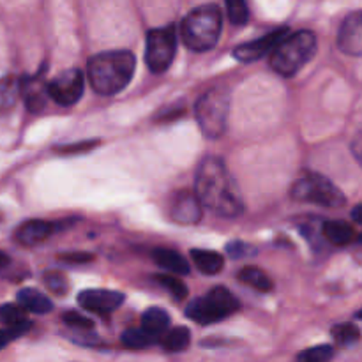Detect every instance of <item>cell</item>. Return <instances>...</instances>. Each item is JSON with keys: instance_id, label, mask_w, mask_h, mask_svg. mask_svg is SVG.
I'll return each mask as SVG.
<instances>
[{"instance_id": "5", "label": "cell", "mask_w": 362, "mask_h": 362, "mask_svg": "<svg viewBox=\"0 0 362 362\" xmlns=\"http://www.w3.org/2000/svg\"><path fill=\"white\" fill-rule=\"evenodd\" d=\"M230 113V90L226 87H212L194 105V115L202 127V133L209 138L225 134Z\"/></svg>"}, {"instance_id": "35", "label": "cell", "mask_w": 362, "mask_h": 362, "mask_svg": "<svg viewBox=\"0 0 362 362\" xmlns=\"http://www.w3.org/2000/svg\"><path fill=\"white\" fill-rule=\"evenodd\" d=\"M350 148H352L354 158H356L357 161H359V165L362 166V129L359 131V133L356 134V136H354L352 145H350Z\"/></svg>"}, {"instance_id": "1", "label": "cell", "mask_w": 362, "mask_h": 362, "mask_svg": "<svg viewBox=\"0 0 362 362\" xmlns=\"http://www.w3.org/2000/svg\"><path fill=\"white\" fill-rule=\"evenodd\" d=\"M194 194L202 207L223 218H235L244 211L239 184L218 156H207L200 163L194 177Z\"/></svg>"}, {"instance_id": "28", "label": "cell", "mask_w": 362, "mask_h": 362, "mask_svg": "<svg viewBox=\"0 0 362 362\" xmlns=\"http://www.w3.org/2000/svg\"><path fill=\"white\" fill-rule=\"evenodd\" d=\"M154 279L163 286V288L168 290L177 300H182L184 297H187V286L184 285L179 278H173V276L168 274H156Z\"/></svg>"}, {"instance_id": "22", "label": "cell", "mask_w": 362, "mask_h": 362, "mask_svg": "<svg viewBox=\"0 0 362 362\" xmlns=\"http://www.w3.org/2000/svg\"><path fill=\"white\" fill-rule=\"evenodd\" d=\"M18 98H20V80L14 76L0 78V113L13 108Z\"/></svg>"}, {"instance_id": "11", "label": "cell", "mask_w": 362, "mask_h": 362, "mask_svg": "<svg viewBox=\"0 0 362 362\" xmlns=\"http://www.w3.org/2000/svg\"><path fill=\"white\" fill-rule=\"evenodd\" d=\"M286 35H288V28H278V30L264 35V37H258L255 39V41L246 42V45L237 46V48L233 49V57H235L237 60H240V62H255V60H260L262 57H265L267 53H272V49H274Z\"/></svg>"}, {"instance_id": "14", "label": "cell", "mask_w": 362, "mask_h": 362, "mask_svg": "<svg viewBox=\"0 0 362 362\" xmlns=\"http://www.w3.org/2000/svg\"><path fill=\"white\" fill-rule=\"evenodd\" d=\"M20 95H23L25 105L28 112L39 113L46 108L48 103V83L42 80V76H23L20 78Z\"/></svg>"}, {"instance_id": "33", "label": "cell", "mask_w": 362, "mask_h": 362, "mask_svg": "<svg viewBox=\"0 0 362 362\" xmlns=\"http://www.w3.org/2000/svg\"><path fill=\"white\" fill-rule=\"evenodd\" d=\"M30 327H16V329H0V349L11 343L13 339H16L18 336H21L23 332H27Z\"/></svg>"}, {"instance_id": "21", "label": "cell", "mask_w": 362, "mask_h": 362, "mask_svg": "<svg viewBox=\"0 0 362 362\" xmlns=\"http://www.w3.org/2000/svg\"><path fill=\"white\" fill-rule=\"evenodd\" d=\"M0 324L6 325V329L30 327L27 311L20 304H4V306H0Z\"/></svg>"}, {"instance_id": "26", "label": "cell", "mask_w": 362, "mask_h": 362, "mask_svg": "<svg viewBox=\"0 0 362 362\" xmlns=\"http://www.w3.org/2000/svg\"><path fill=\"white\" fill-rule=\"evenodd\" d=\"M120 339H122L124 346L133 350L147 349V346H151L152 343L156 341V339L152 338L151 334H147L144 329H127V331L122 332Z\"/></svg>"}, {"instance_id": "17", "label": "cell", "mask_w": 362, "mask_h": 362, "mask_svg": "<svg viewBox=\"0 0 362 362\" xmlns=\"http://www.w3.org/2000/svg\"><path fill=\"white\" fill-rule=\"evenodd\" d=\"M16 297H18V304H20L25 311H30V313L46 315L53 310L52 300L34 288L20 290Z\"/></svg>"}, {"instance_id": "8", "label": "cell", "mask_w": 362, "mask_h": 362, "mask_svg": "<svg viewBox=\"0 0 362 362\" xmlns=\"http://www.w3.org/2000/svg\"><path fill=\"white\" fill-rule=\"evenodd\" d=\"M177 52V32L175 27L154 28L147 34V49L145 60L152 73H163L173 62Z\"/></svg>"}, {"instance_id": "24", "label": "cell", "mask_w": 362, "mask_h": 362, "mask_svg": "<svg viewBox=\"0 0 362 362\" xmlns=\"http://www.w3.org/2000/svg\"><path fill=\"white\" fill-rule=\"evenodd\" d=\"M239 279L244 285L251 286V288L258 290V292H271L272 290L271 278L258 267H244L239 272Z\"/></svg>"}, {"instance_id": "19", "label": "cell", "mask_w": 362, "mask_h": 362, "mask_svg": "<svg viewBox=\"0 0 362 362\" xmlns=\"http://www.w3.org/2000/svg\"><path fill=\"white\" fill-rule=\"evenodd\" d=\"M322 235L334 246H346L356 239V232L345 221H325L322 226Z\"/></svg>"}, {"instance_id": "31", "label": "cell", "mask_w": 362, "mask_h": 362, "mask_svg": "<svg viewBox=\"0 0 362 362\" xmlns=\"http://www.w3.org/2000/svg\"><path fill=\"white\" fill-rule=\"evenodd\" d=\"M226 251L232 258H244V257H251L255 253V247L250 246V244L243 243V240H233L232 244L226 246Z\"/></svg>"}, {"instance_id": "2", "label": "cell", "mask_w": 362, "mask_h": 362, "mask_svg": "<svg viewBox=\"0 0 362 362\" xmlns=\"http://www.w3.org/2000/svg\"><path fill=\"white\" fill-rule=\"evenodd\" d=\"M136 59L127 49L103 52L88 60V80L101 95H113L124 90L131 81Z\"/></svg>"}, {"instance_id": "13", "label": "cell", "mask_w": 362, "mask_h": 362, "mask_svg": "<svg viewBox=\"0 0 362 362\" xmlns=\"http://www.w3.org/2000/svg\"><path fill=\"white\" fill-rule=\"evenodd\" d=\"M170 218L180 225H194L202 218V204L197 194L189 191H180L170 204Z\"/></svg>"}, {"instance_id": "18", "label": "cell", "mask_w": 362, "mask_h": 362, "mask_svg": "<svg viewBox=\"0 0 362 362\" xmlns=\"http://www.w3.org/2000/svg\"><path fill=\"white\" fill-rule=\"evenodd\" d=\"M152 260H154L161 269L175 272V274H187V272H189V264L186 262V258L180 257V255L173 250L158 247V250L152 251Z\"/></svg>"}, {"instance_id": "34", "label": "cell", "mask_w": 362, "mask_h": 362, "mask_svg": "<svg viewBox=\"0 0 362 362\" xmlns=\"http://www.w3.org/2000/svg\"><path fill=\"white\" fill-rule=\"evenodd\" d=\"M60 260L69 262V264H87L94 260V255L90 253H64L60 255Z\"/></svg>"}, {"instance_id": "12", "label": "cell", "mask_w": 362, "mask_h": 362, "mask_svg": "<svg viewBox=\"0 0 362 362\" xmlns=\"http://www.w3.org/2000/svg\"><path fill=\"white\" fill-rule=\"evenodd\" d=\"M338 46L350 57H362V11H354L343 20L338 32Z\"/></svg>"}, {"instance_id": "16", "label": "cell", "mask_w": 362, "mask_h": 362, "mask_svg": "<svg viewBox=\"0 0 362 362\" xmlns=\"http://www.w3.org/2000/svg\"><path fill=\"white\" fill-rule=\"evenodd\" d=\"M170 315L163 308H148L141 315V329L154 339H161L168 332Z\"/></svg>"}, {"instance_id": "9", "label": "cell", "mask_w": 362, "mask_h": 362, "mask_svg": "<svg viewBox=\"0 0 362 362\" xmlns=\"http://www.w3.org/2000/svg\"><path fill=\"white\" fill-rule=\"evenodd\" d=\"M85 81L80 69L62 71L48 83V95L60 106H73L83 94Z\"/></svg>"}, {"instance_id": "10", "label": "cell", "mask_w": 362, "mask_h": 362, "mask_svg": "<svg viewBox=\"0 0 362 362\" xmlns=\"http://www.w3.org/2000/svg\"><path fill=\"white\" fill-rule=\"evenodd\" d=\"M126 296L120 292H113V290H103V288H90L83 290L78 293V304L83 310L92 311L98 315H110L124 303Z\"/></svg>"}, {"instance_id": "23", "label": "cell", "mask_w": 362, "mask_h": 362, "mask_svg": "<svg viewBox=\"0 0 362 362\" xmlns=\"http://www.w3.org/2000/svg\"><path fill=\"white\" fill-rule=\"evenodd\" d=\"M191 332L186 327H175L161 338V346L166 352H182L189 346Z\"/></svg>"}, {"instance_id": "4", "label": "cell", "mask_w": 362, "mask_h": 362, "mask_svg": "<svg viewBox=\"0 0 362 362\" xmlns=\"http://www.w3.org/2000/svg\"><path fill=\"white\" fill-rule=\"evenodd\" d=\"M317 35L311 30L288 34L271 53V67L279 76L290 78L299 73L317 53Z\"/></svg>"}, {"instance_id": "3", "label": "cell", "mask_w": 362, "mask_h": 362, "mask_svg": "<svg viewBox=\"0 0 362 362\" xmlns=\"http://www.w3.org/2000/svg\"><path fill=\"white\" fill-rule=\"evenodd\" d=\"M223 14L214 4H205L189 11L180 23V35L184 45L193 52L212 49L221 35Z\"/></svg>"}, {"instance_id": "27", "label": "cell", "mask_w": 362, "mask_h": 362, "mask_svg": "<svg viewBox=\"0 0 362 362\" xmlns=\"http://www.w3.org/2000/svg\"><path fill=\"white\" fill-rule=\"evenodd\" d=\"M332 357H334V349L331 345H318L303 350L296 362H331Z\"/></svg>"}, {"instance_id": "32", "label": "cell", "mask_w": 362, "mask_h": 362, "mask_svg": "<svg viewBox=\"0 0 362 362\" xmlns=\"http://www.w3.org/2000/svg\"><path fill=\"white\" fill-rule=\"evenodd\" d=\"M45 281L46 286H48L49 290H53L55 293H64L67 290L66 279H64V276L59 274V272H48V274L45 276Z\"/></svg>"}, {"instance_id": "6", "label": "cell", "mask_w": 362, "mask_h": 362, "mask_svg": "<svg viewBox=\"0 0 362 362\" xmlns=\"http://www.w3.org/2000/svg\"><path fill=\"white\" fill-rule=\"evenodd\" d=\"M240 303L228 288L216 286L204 297L191 300L186 308V317L202 325L214 324L239 311Z\"/></svg>"}, {"instance_id": "7", "label": "cell", "mask_w": 362, "mask_h": 362, "mask_svg": "<svg viewBox=\"0 0 362 362\" xmlns=\"http://www.w3.org/2000/svg\"><path fill=\"white\" fill-rule=\"evenodd\" d=\"M292 198L327 209H339L346 204L343 191L320 173H306L292 186Z\"/></svg>"}, {"instance_id": "29", "label": "cell", "mask_w": 362, "mask_h": 362, "mask_svg": "<svg viewBox=\"0 0 362 362\" xmlns=\"http://www.w3.org/2000/svg\"><path fill=\"white\" fill-rule=\"evenodd\" d=\"M226 11H228V18L233 25H246L250 20V9L243 0H228Z\"/></svg>"}, {"instance_id": "37", "label": "cell", "mask_w": 362, "mask_h": 362, "mask_svg": "<svg viewBox=\"0 0 362 362\" xmlns=\"http://www.w3.org/2000/svg\"><path fill=\"white\" fill-rule=\"evenodd\" d=\"M352 218H354V221L359 223V225H362V204L357 205V207H354Z\"/></svg>"}, {"instance_id": "20", "label": "cell", "mask_w": 362, "mask_h": 362, "mask_svg": "<svg viewBox=\"0 0 362 362\" xmlns=\"http://www.w3.org/2000/svg\"><path fill=\"white\" fill-rule=\"evenodd\" d=\"M191 258H193L198 271L209 276L219 274V272L223 271V265H225V258L219 253H216V251L193 250L191 251Z\"/></svg>"}, {"instance_id": "15", "label": "cell", "mask_w": 362, "mask_h": 362, "mask_svg": "<svg viewBox=\"0 0 362 362\" xmlns=\"http://www.w3.org/2000/svg\"><path fill=\"white\" fill-rule=\"evenodd\" d=\"M53 233V223L42 219H30L16 230V240L23 246H35Z\"/></svg>"}, {"instance_id": "38", "label": "cell", "mask_w": 362, "mask_h": 362, "mask_svg": "<svg viewBox=\"0 0 362 362\" xmlns=\"http://www.w3.org/2000/svg\"><path fill=\"white\" fill-rule=\"evenodd\" d=\"M9 257H7V255L6 253H4V251H0V269H4V267H6V265L7 264H9Z\"/></svg>"}, {"instance_id": "30", "label": "cell", "mask_w": 362, "mask_h": 362, "mask_svg": "<svg viewBox=\"0 0 362 362\" xmlns=\"http://www.w3.org/2000/svg\"><path fill=\"white\" fill-rule=\"evenodd\" d=\"M62 320L67 327L78 329V331H90L92 329V320H88L87 317H83L81 313H76V311H67V313L62 315Z\"/></svg>"}, {"instance_id": "40", "label": "cell", "mask_w": 362, "mask_h": 362, "mask_svg": "<svg viewBox=\"0 0 362 362\" xmlns=\"http://www.w3.org/2000/svg\"><path fill=\"white\" fill-rule=\"evenodd\" d=\"M359 243L362 244V233H361V235H359Z\"/></svg>"}, {"instance_id": "25", "label": "cell", "mask_w": 362, "mask_h": 362, "mask_svg": "<svg viewBox=\"0 0 362 362\" xmlns=\"http://www.w3.org/2000/svg\"><path fill=\"white\" fill-rule=\"evenodd\" d=\"M331 334L339 346H352V345H356V343H359L361 329L357 327V325L346 322V324L334 325L331 331Z\"/></svg>"}, {"instance_id": "36", "label": "cell", "mask_w": 362, "mask_h": 362, "mask_svg": "<svg viewBox=\"0 0 362 362\" xmlns=\"http://www.w3.org/2000/svg\"><path fill=\"white\" fill-rule=\"evenodd\" d=\"M94 145H98V141L90 140V141H85V144H78V145H73V147H62V148H57L59 152H66V154H71V152L74 151H88V148H92Z\"/></svg>"}, {"instance_id": "39", "label": "cell", "mask_w": 362, "mask_h": 362, "mask_svg": "<svg viewBox=\"0 0 362 362\" xmlns=\"http://www.w3.org/2000/svg\"><path fill=\"white\" fill-rule=\"evenodd\" d=\"M356 317H357V318H359V320H362V308H361V310H359V311H357V313H356Z\"/></svg>"}]
</instances>
